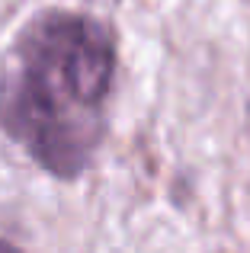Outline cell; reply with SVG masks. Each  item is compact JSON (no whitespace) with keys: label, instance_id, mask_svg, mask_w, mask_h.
Segmentation results:
<instances>
[{"label":"cell","instance_id":"6da1fadb","mask_svg":"<svg viewBox=\"0 0 250 253\" xmlns=\"http://www.w3.org/2000/svg\"><path fill=\"white\" fill-rule=\"evenodd\" d=\"M116 84L113 23L77 6H42L0 58V135L45 176L77 183L106 144Z\"/></svg>","mask_w":250,"mask_h":253},{"label":"cell","instance_id":"7a4b0ae2","mask_svg":"<svg viewBox=\"0 0 250 253\" xmlns=\"http://www.w3.org/2000/svg\"><path fill=\"white\" fill-rule=\"evenodd\" d=\"M0 253H26V250L19 247L16 241H10V237H3V234H0Z\"/></svg>","mask_w":250,"mask_h":253}]
</instances>
